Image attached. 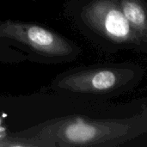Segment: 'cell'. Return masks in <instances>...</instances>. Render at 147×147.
<instances>
[{
  "label": "cell",
  "instance_id": "obj_1",
  "mask_svg": "<svg viewBox=\"0 0 147 147\" xmlns=\"http://www.w3.org/2000/svg\"><path fill=\"white\" fill-rule=\"evenodd\" d=\"M147 134L145 100L68 94L0 96V146L117 147Z\"/></svg>",
  "mask_w": 147,
  "mask_h": 147
},
{
  "label": "cell",
  "instance_id": "obj_2",
  "mask_svg": "<svg viewBox=\"0 0 147 147\" xmlns=\"http://www.w3.org/2000/svg\"><path fill=\"white\" fill-rule=\"evenodd\" d=\"M63 9L77 31L101 52H147V39L133 28L115 0H65Z\"/></svg>",
  "mask_w": 147,
  "mask_h": 147
},
{
  "label": "cell",
  "instance_id": "obj_3",
  "mask_svg": "<svg viewBox=\"0 0 147 147\" xmlns=\"http://www.w3.org/2000/svg\"><path fill=\"white\" fill-rule=\"evenodd\" d=\"M82 53L78 43L42 24L0 20V63L58 65L74 61Z\"/></svg>",
  "mask_w": 147,
  "mask_h": 147
},
{
  "label": "cell",
  "instance_id": "obj_4",
  "mask_svg": "<svg viewBox=\"0 0 147 147\" xmlns=\"http://www.w3.org/2000/svg\"><path fill=\"white\" fill-rule=\"evenodd\" d=\"M145 75L146 69L135 62L97 64L58 74L48 89L56 93L110 100L135 89Z\"/></svg>",
  "mask_w": 147,
  "mask_h": 147
},
{
  "label": "cell",
  "instance_id": "obj_5",
  "mask_svg": "<svg viewBox=\"0 0 147 147\" xmlns=\"http://www.w3.org/2000/svg\"><path fill=\"white\" fill-rule=\"evenodd\" d=\"M133 28L147 39V0H115Z\"/></svg>",
  "mask_w": 147,
  "mask_h": 147
}]
</instances>
